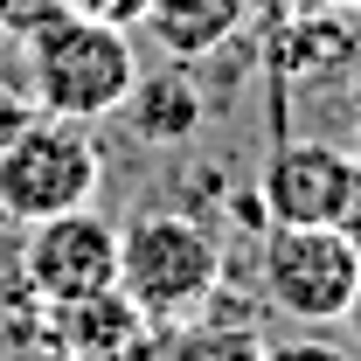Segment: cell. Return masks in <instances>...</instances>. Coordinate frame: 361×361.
Returning a JSON list of instances; mask_svg holds the SVG:
<instances>
[{
    "instance_id": "cell-10",
    "label": "cell",
    "mask_w": 361,
    "mask_h": 361,
    "mask_svg": "<svg viewBox=\"0 0 361 361\" xmlns=\"http://www.w3.org/2000/svg\"><path fill=\"white\" fill-rule=\"evenodd\" d=\"M126 104H133V126H139L146 146H180V139H195V126H202V97H195L188 77H160V84L139 77Z\"/></svg>"
},
{
    "instance_id": "cell-12",
    "label": "cell",
    "mask_w": 361,
    "mask_h": 361,
    "mask_svg": "<svg viewBox=\"0 0 361 361\" xmlns=\"http://www.w3.org/2000/svg\"><path fill=\"white\" fill-rule=\"evenodd\" d=\"M56 14H70V7H63V0H0V35H7V42H28Z\"/></svg>"
},
{
    "instance_id": "cell-17",
    "label": "cell",
    "mask_w": 361,
    "mask_h": 361,
    "mask_svg": "<svg viewBox=\"0 0 361 361\" xmlns=\"http://www.w3.org/2000/svg\"><path fill=\"white\" fill-rule=\"evenodd\" d=\"M341 236H348V250H355V257H361V202H355V209H348V223H341Z\"/></svg>"
},
{
    "instance_id": "cell-19",
    "label": "cell",
    "mask_w": 361,
    "mask_h": 361,
    "mask_svg": "<svg viewBox=\"0 0 361 361\" xmlns=\"http://www.w3.org/2000/svg\"><path fill=\"white\" fill-rule=\"evenodd\" d=\"M313 7H334V14H348V7H361V0H313Z\"/></svg>"
},
{
    "instance_id": "cell-14",
    "label": "cell",
    "mask_w": 361,
    "mask_h": 361,
    "mask_svg": "<svg viewBox=\"0 0 361 361\" xmlns=\"http://www.w3.org/2000/svg\"><path fill=\"white\" fill-rule=\"evenodd\" d=\"M70 14H90V21H118V28H139L146 0H63Z\"/></svg>"
},
{
    "instance_id": "cell-6",
    "label": "cell",
    "mask_w": 361,
    "mask_h": 361,
    "mask_svg": "<svg viewBox=\"0 0 361 361\" xmlns=\"http://www.w3.org/2000/svg\"><path fill=\"white\" fill-rule=\"evenodd\" d=\"M257 202L271 223H299V229H341L348 209L361 202V160L355 146L334 139H285L257 174Z\"/></svg>"
},
{
    "instance_id": "cell-5",
    "label": "cell",
    "mask_w": 361,
    "mask_h": 361,
    "mask_svg": "<svg viewBox=\"0 0 361 361\" xmlns=\"http://www.w3.org/2000/svg\"><path fill=\"white\" fill-rule=\"evenodd\" d=\"M21 285L35 306H70L118 285V223L97 209H63L42 223H21Z\"/></svg>"
},
{
    "instance_id": "cell-8",
    "label": "cell",
    "mask_w": 361,
    "mask_h": 361,
    "mask_svg": "<svg viewBox=\"0 0 361 361\" xmlns=\"http://www.w3.org/2000/svg\"><path fill=\"white\" fill-rule=\"evenodd\" d=\"M243 21H250V0H146V14H139V28L153 35V49L174 56V63L216 56Z\"/></svg>"
},
{
    "instance_id": "cell-20",
    "label": "cell",
    "mask_w": 361,
    "mask_h": 361,
    "mask_svg": "<svg viewBox=\"0 0 361 361\" xmlns=\"http://www.w3.org/2000/svg\"><path fill=\"white\" fill-rule=\"evenodd\" d=\"M355 160H361V133H355Z\"/></svg>"
},
{
    "instance_id": "cell-11",
    "label": "cell",
    "mask_w": 361,
    "mask_h": 361,
    "mask_svg": "<svg viewBox=\"0 0 361 361\" xmlns=\"http://www.w3.org/2000/svg\"><path fill=\"white\" fill-rule=\"evenodd\" d=\"M0 361H70V355L42 313H7L0 319Z\"/></svg>"
},
{
    "instance_id": "cell-7",
    "label": "cell",
    "mask_w": 361,
    "mask_h": 361,
    "mask_svg": "<svg viewBox=\"0 0 361 361\" xmlns=\"http://www.w3.org/2000/svg\"><path fill=\"white\" fill-rule=\"evenodd\" d=\"M49 326L70 361H153V348H160V319L133 306L118 285L70 299V306H49Z\"/></svg>"
},
{
    "instance_id": "cell-1",
    "label": "cell",
    "mask_w": 361,
    "mask_h": 361,
    "mask_svg": "<svg viewBox=\"0 0 361 361\" xmlns=\"http://www.w3.org/2000/svg\"><path fill=\"white\" fill-rule=\"evenodd\" d=\"M133 84H139V49L133 28H118V21L56 14L49 28L28 35V104L49 118L97 126V118L126 111Z\"/></svg>"
},
{
    "instance_id": "cell-13",
    "label": "cell",
    "mask_w": 361,
    "mask_h": 361,
    "mask_svg": "<svg viewBox=\"0 0 361 361\" xmlns=\"http://www.w3.org/2000/svg\"><path fill=\"white\" fill-rule=\"evenodd\" d=\"M264 361H355V355L313 326V334H292V341H264Z\"/></svg>"
},
{
    "instance_id": "cell-9",
    "label": "cell",
    "mask_w": 361,
    "mask_h": 361,
    "mask_svg": "<svg viewBox=\"0 0 361 361\" xmlns=\"http://www.w3.org/2000/svg\"><path fill=\"white\" fill-rule=\"evenodd\" d=\"M209 299H216V292H209ZM216 306H223V313L195 306L188 319H174V334H160L153 361H264L257 319L236 313V299H216Z\"/></svg>"
},
{
    "instance_id": "cell-2",
    "label": "cell",
    "mask_w": 361,
    "mask_h": 361,
    "mask_svg": "<svg viewBox=\"0 0 361 361\" xmlns=\"http://www.w3.org/2000/svg\"><path fill=\"white\" fill-rule=\"evenodd\" d=\"M118 292L160 319H188L223 292V243L180 209H139L118 229Z\"/></svg>"
},
{
    "instance_id": "cell-4",
    "label": "cell",
    "mask_w": 361,
    "mask_h": 361,
    "mask_svg": "<svg viewBox=\"0 0 361 361\" xmlns=\"http://www.w3.org/2000/svg\"><path fill=\"white\" fill-rule=\"evenodd\" d=\"M361 278V257L348 250L341 229H299V223H271L257 243V285L285 319L299 326H334L348 313V292Z\"/></svg>"
},
{
    "instance_id": "cell-18",
    "label": "cell",
    "mask_w": 361,
    "mask_h": 361,
    "mask_svg": "<svg viewBox=\"0 0 361 361\" xmlns=\"http://www.w3.org/2000/svg\"><path fill=\"white\" fill-rule=\"evenodd\" d=\"M250 7H264L271 21H285V7H292V0H250Z\"/></svg>"
},
{
    "instance_id": "cell-16",
    "label": "cell",
    "mask_w": 361,
    "mask_h": 361,
    "mask_svg": "<svg viewBox=\"0 0 361 361\" xmlns=\"http://www.w3.org/2000/svg\"><path fill=\"white\" fill-rule=\"evenodd\" d=\"M341 326L355 334V348H361V278H355V292H348V313H341Z\"/></svg>"
},
{
    "instance_id": "cell-3",
    "label": "cell",
    "mask_w": 361,
    "mask_h": 361,
    "mask_svg": "<svg viewBox=\"0 0 361 361\" xmlns=\"http://www.w3.org/2000/svg\"><path fill=\"white\" fill-rule=\"evenodd\" d=\"M104 188V153L90 126L35 111L21 133L0 146V216L7 223H42L63 209H90Z\"/></svg>"
},
{
    "instance_id": "cell-15",
    "label": "cell",
    "mask_w": 361,
    "mask_h": 361,
    "mask_svg": "<svg viewBox=\"0 0 361 361\" xmlns=\"http://www.w3.org/2000/svg\"><path fill=\"white\" fill-rule=\"evenodd\" d=\"M28 118H35V104H28V90H14V84H0V146H7V139L21 133V126H28Z\"/></svg>"
}]
</instances>
